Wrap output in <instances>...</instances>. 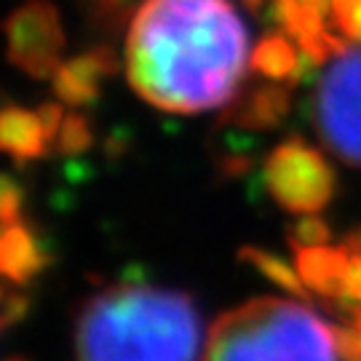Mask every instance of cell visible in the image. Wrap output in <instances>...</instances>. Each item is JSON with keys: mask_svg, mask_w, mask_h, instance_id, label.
Returning a JSON list of instances; mask_svg holds the SVG:
<instances>
[{"mask_svg": "<svg viewBox=\"0 0 361 361\" xmlns=\"http://www.w3.org/2000/svg\"><path fill=\"white\" fill-rule=\"evenodd\" d=\"M249 62V35L231 0H145L129 27L134 91L171 113H204L231 99Z\"/></svg>", "mask_w": 361, "mask_h": 361, "instance_id": "1", "label": "cell"}, {"mask_svg": "<svg viewBox=\"0 0 361 361\" xmlns=\"http://www.w3.org/2000/svg\"><path fill=\"white\" fill-rule=\"evenodd\" d=\"M201 322L180 292L116 286L94 297L75 329L78 361H195Z\"/></svg>", "mask_w": 361, "mask_h": 361, "instance_id": "2", "label": "cell"}, {"mask_svg": "<svg viewBox=\"0 0 361 361\" xmlns=\"http://www.w3.org/2000/svg\"><path fill=\"white\" fill-rule=\"evenodd\" d=\"M204 361H340L329 324L292 300L259 297L219 316Z\"/></svg>", "mask_w": 361, "mask_h": 361, "instance_id": "3", "label": "cell"}, {"mask_svg": "<svg viewBox=\"0 0 361 361\" xmlns=\"http://www.w3.org/2000/svg\"><path fill=\"white\" fill-rule=\"evenodd\" d=\"M319 131L329 150L361 166V49H350L326 67L316 94Z\"/></svg>", "mask_w": 361, "mask_h": 361, "instance_id": "4", "label": "cell"}, {"mask_svg": "<svg viewBox=\"0 0 361 361\" xmlns=\"http://www.w3.org/2000/svg\"><path fill=\"white\" fill-rule=\"evenodd\" d=\"M268 185L273 195L295 212H313L332 193V174L322 155L305 145H284L268 161Z\"/></svg>", "mask_w": 361, "mask_h": 361, "instance_id": "5", "label": "cell"}, {"mask_svg": "<svg viewBox=\"0 0 361 361\" xmlns=\"http://www.w3.org/2000/svg\"><path fill=\"white\" fill-rule=\"evenodd\" d=\"M3 140H6V147H11L13 153L35 155L46 140V134H43V123L38 116L11 110L3 118Z\"/></svg>", "mask_w": 361, "mask_h": 361, "instance_id": "6", "label": "cell"}]
</instances>
